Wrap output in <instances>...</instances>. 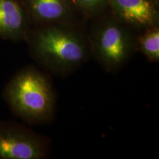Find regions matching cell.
Here are the masks:
<instances>
[{
  "label": "cell",
  "instance_id": "obj_10",
  "mask_svg": "<svg viewBox=\"0 0 159 159\" xmlns=\"http://www.w3.org/2000/svg\"><path fill=\"white\" fill-rule=\"evenodd\" d=\"M152 2H153L156 4V5H158V6H159V0H152Z\"/></svg>",
  "mask_w": 159,
  "mask_h": 159
},
{
  "label": "cell",
  "instance_id": "obj_7",
  "mask_svg": "<svg viewBox=\"0 0 159 159\" xmlns=\"http://www.w3.org/2000/svg\"><path fill=\"white\" fill-rule=\"evenodd\" d=\"M30 22L19 0H0V39L19 42L25 41Z\"/></svg>",
  "mask_w": 159,
  "mask_h": 159
},
{
  "label": "cell",
  "instance_id": "obj_9",
  "mask_svg": "<svg viewBox=\"0 0 159 159\" xmlns=\"http://www.w3.org/2000/svg\"><path fill=\"white\" fill-rule=\"evenodd\" d=\"M77 11L85 16L97 18L108 7V0H71Z\"/></svg>",
  "mask_w": 159,
  "mask_h": 159
},
{
  "label": "cell",
  "instance_id": "obj_1",
  "mask_svg": "<svg viewBox=\"0 0 159 159\" xmlns=\"http://www.w3.org/2000/svg\"><path fill=\"white\" fill-rule=\"evenodd\" d=\"M25 41L32 58L56 76H68L91 56L88 35L76 24L35 25L30 27Z\"/></svg>",
  "mask_w": 159,
  "mask_h": 159
},
{
  "label": "cell",
  "instance_id": "obj_8",
  "mask_svg": "<svg viewBox=\"0 0 159 159\" xmlns=\"http://www.w3.org/2000/svg\"><path fill=\"white\" fill-rule=\"evenodd\" d=\"M136 51L142 52L150 63H158L159 25L147 27L136 35Z\"/></svg>",
  "mask_w": 159,
  "mask_h": 159
},
{
  "label": "cell",
  "instance_id": "obj_4",
  "mask_svg": "<svg viewBox=\"0 0 159 159\" xmlns=\"http://www.w3.org/2000/svg\"><path fill=\"white\" fill-rule=\"evenodd\" d=\"M51 141L25 125L0 120V159H46Z\"/></svg>",
  "mask_w": 159,
  "mask_h": 159
},
{
  "label": "cell",
  "instance_id": "obj_5",
  "mask_svg": "<svg viewBox=\"0 0 159 159\" xmlns=\"http://www.w3.org/2000/svg\"><path fill=\"white\" fill-rule=\"evenodd\" d=\"M111 14L133 30L158 25L159 6L152 0H108Z\"/></svg>",
  "mask_w": 159,
  "mask_h": 159
},
{
  "label": "cell",
  "instance_id": "obj_3",
  "mask_svg": "<svg viewBox=\"0 0 159 159\" xmlns=\"http://www.w3.org/2000/svg\"><path fill=\"white\" fill-rule=\"evenodd\" d=\"M96 19L87 34L91 55L106 72L116 73L136 52V35L111 14Z\"/></svg>",
  "mask_w": 159,
  "mask_h": 159
},
{
  "label": "cell",
  "instance_id": "obj_6",
  "mask_svg": "<svg viewBox=\"0 0 159 159\" xmlns=\"http://www.w3.org/2000/svg\"><path fill=\"white\" fill-rule=\"evenodd\" d=\"M21 2L30 24H75L77 10L71 0H21Z\"/></svg>",
  "mask_w": 159,
  "mask_h": 159
},
{
  "label": "cell",
  "instance_id": "obj_2",
  "mask_svg": "<svg viewBox=\"0 0 159 159\" xmlns=\"http://www.w3.org/2000/svg\"><path fill=\"white\" fill-rule=\"evenodd\" d=\"M2 97L14 116L26 124H49L55 116L54 85L49 75L35 66L16 71L5 85Z\"/></svg>",
  "mask_w": 159,
  "mask_h": 159
}]
</instances>
